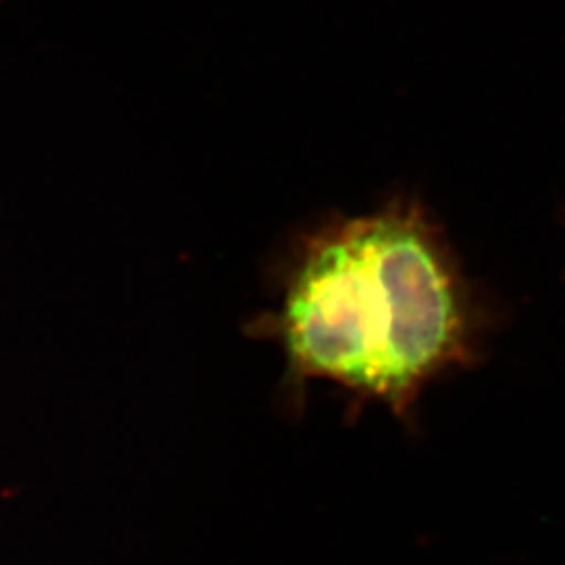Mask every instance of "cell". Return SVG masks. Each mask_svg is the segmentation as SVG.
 Segmentation results:
<instances>
[{
	"mask_svg": "<svg viewBox=\"0 0 565 565\" xmlns=\"http://www.w3.org/2000/svg\"><path fill=\"white\" fill-rule=\"evenodd\" d=\"M264 279L270 303L243 333L279 350L289 417L306 408L310 385L329 384L350 422L377 404L417 427L425 390L484 363L501 323L443 221L408 189L294 226Z\"/></svg>",
	"mask_w": 565,
	"mask_h": 565,
	"instance_id": "1",
	"label": "cell"
}]
</instances>
